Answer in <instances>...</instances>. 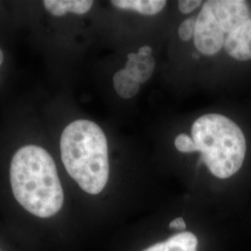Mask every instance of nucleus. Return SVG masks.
I'll return each instance as SVG.
<instances>
[{
    "label": "nucleus",
    "instance_id": "3",
    "mask_svg": "<svg viewBox=\"0 0 251 251\" xmlns=\"http://www.w3.org/2000/svg\"><path fill=\"white\" fill-rule=\"evenodd\" d=\"M192 139L202 161L220 179L232 177L242 167L247 144L241 128L230 118L208 114L192 126Z\"/></svg>",
    "mask_w": 251,
    "mask_h": 251
},
{
    "label": "nucleus",
    "instance_id": "6",
    "mask_svg": "<svg viewBox=\"0 0 251 251\" xmlns=\"http://www.w3.org/2000/svg\"><path fill=\"white\" fill-rule=\"evenodd\" d=\"M154 67L155 61L151 55L144 56L138 53H129L124 69L135 81L141 84L151 77Z\"/></svg>",
    "mask_w": 251,
    "mask_h": 251
},
{
    "label": "nucleus",
    "instance_id": "1",
    "mask_svg": "<svg viewBox=\"0 0 251 251\" xmlns=\"http://www.w3.org/2000/svg\"><path fill=\"white\" fill-rule=\"evenodd\" d=\"M9 179L14 198L29 213L46 219L62 209V183L53 158L44 148H20L10 162Z\"/></svg>",
    "mask_w": 251,
    "mask_h": 251
},
{
    "label": "nucleus",
    "instance_id": "17",
    "mask_svg": "<svg viewBox=\"0 0 251 251\" xmlns=\"http://www.w3.org/2000/svg\"></svg>",
    "mask_w": 251,
    "mask_h": 251
},
{
    "label": "nucleus",
    "instance_id": "8",
    "mask_svg": "<svg viewBox=\"0 0 251 251\" xmlns=\"http://www.w3.org/2000/svg\"><path fill=\"white\" fill-rule=\"evenodd\" d=\"M45 9L53 16H63L69 12L74 14H85L92 7L93 1L90 0H45Z\"/></svg>",
    "mask_w": 251,
    "mask_h": 251
},
{
    "label": "nucleus",
    "instance_id": "7",
    "mask_svg": "<svg viewBox=\"0 0 251 251\" xmlns=\"http://www.w3.org/2000/svg\"><path fill=\"white\" fill-rule=\"evenodd\" d=\"M198 237L191 232L177 233L143 251H198Z\"/></svg>",
    "mask_w": 251,
    "mask_h": 251
},
{
    "label": "nucleus",
    "instance_id": "14",
    "mask_svg": "<svg viewBox=\"0 0 251 251\" xmlns=\"http://www.w3.org/2000/svg\"><path fill=\"white\" fill-rule=\"evenodd\" d=\"M170 228H175V229H185L186 225L182 218H177L173 220L170 224Z\"/></svg>",
    "mask_w": 251,
    "mask_h": 251
},
{
    "label": "nucleus",
    "instance_id": "2",
    "mask_svg": "<svg viewBox=\"0 0 251 251\" xmlns=\"http://www.w3.org/2000/svg\"><path fill=\"white\" fill-rule=\"evenodd\" d=\"M61 157L68 174L83 191L98 195L109 179L107 140L103 130L90 120H76L61 136Z\"/></svg>",
    "mask_w": 251,
    "mask_h": 251
},
{
    "label": "nucleus",
    "instance_id": "5",
    "mask_svg": "<svg viewBox=\"0 0 251 251\" xmlns=\"http://www.w3.org/2000/svg\"><path fill=\"white\" fill-rule=\"evenodd\" d=\"M225 49L235 60H251V19L225 37Z\"/></svg>",
    "mask_w": 251,
    "mask_h": 251
},
{
    "label": "nucleus",
    "instance_id": "4",
    "mask_svg": "<svg viewBox=\"0 0 251 251\" xmlns=\"http://www.w3.org/2000/svg\"><path fill=\"white\" fill-rule=\"evenodd\" d=\"M195 45L201 53L214 55L225 46V28L216 15L210 1H206L196 20Z\"/></svg>",
    "mask_w": 251,
    "mask_h": 251
},
{
    "label": "nucleus",
    "instance_id": "9",
    "mask_svg": "<svg viewBox=\"0 0 251 251\" xmlns=\"http://www.w3.org/2000/svg\"><path fill=\"white\" fill-rule=\"evenodd\" d=\"M112 4L118 9L133 10L143 15H154L164 9L167 2L164 0H114Z\"/></svg>",
    "mask_w": 251,
    "mask_h": 251
},
{
    "label": "nucleus",
    "instance_id": "15",
    "mask_svg": "<svg viewBox=\"0 0 251 251\" xmlns=\"http://www.w3.org/2000/svg\"><path fill=\"white\" fill-rule=\"evenodd\" d=\"M138 54L144 55V56H150L152 54V48L148 47V46H144L139 49Z\"/></svg>",
    "mask_w": 251,
    "mask_h": 251
},
{
    "label": "nucleus",
    "instance_id": "13",
    "mask_svg": "<svg viewBox=\"0 0 251 251\" xmlns=\"http://www.w3.org/2000/svg\"><path fill=\"white\" fill-rule=\"evenodd\" d=\"M202 1L200 0H181L179 1L178 6H179V11L183 14H188L192 12L194 9L198 8L201 5Z\"/></svg>",
    "mask_w": 251,
    "mask_h": 251
},
{
    "label": "nucleus",
    "instance_id": "12",
    "mask_svg": "<svg viewBox=\"0 0 251 251\" xmlns=\"http://www.w3.org/2000/svg\"><path fill=\"white\" fill-rule=\"evenodd\" d=\"M197 18H189L182 22L179 27V36L182 41H189L195 35Z\"/></svg>",
    "mask_w": 251,
    "mask_h": 251
},
{
    "label": "nucleus",
    "instance_id": "16",
    "mask_svg": "<svg viewBox=\"0 0 251 251\" xmlns=\"http://www.w3.org/2000/svg\"><path fill=\"white\" fill-rule=\"evenodd\" d=\"M3 61H4V54H3V51L0 49V66L3 63Z\"/></svg>",
    "mask_w": 251,
    "mask_h": 251
},
{
    "label": "nucleus",
    "instance_id": "11",
    "mask_svg": "<svg viewBox=\"0 0 251 251\" xmlns=\"http://www.w3.org/2000/svg\"><path fill=\"white\" fill-rule=\"evenodd\" d=\"M175 146L181 152H194L197 151L196 144L192 137H189L188 135L184 133L177 136L175 140Z\"/></svg>",
    "mask_w": 251,
    "mask_h": 251
},
{
    "label": "nucleus",
    "instance_id": "10",
    "mask_svg": "<svg viewBox=\"0 0 251 251\" xmlns=\"http://www.w3.org/2000/svg\"><path fill=\"white\" fill-rule=\"evenodd\" d=\"M114 88L117 94L123 99H130L135 96L140 90V83L135 81L125 69L117 71L114 78Z\"/></svg>",
    "mask_w": 251,
    "mask_h": 251
}]
</instances>
